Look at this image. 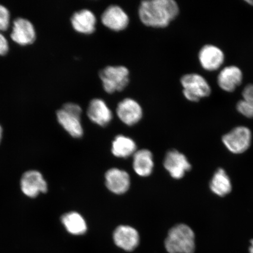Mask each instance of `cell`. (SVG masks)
Masks as SVG:
<instances>
[{
  "label": "cell",
  "mask_w": 253,
  "mask_h": 253,
  "mask_svg": "<svg viewBox=\"0 0 253 253\" xmlns=\"http://www.w3.org/2000/svg\"><path fill=\"white\" fill-rule=\"evenodd\" d=\"M179 12V6L173 0H148L141 2L138 14L147 26L164 28L175 19Z\"/></svg>",
  "instance_id": "6da1fadb"
},
{
  "label": "cell",
  "mask_w": 253,
  "mask_h": 253,
  "mask_svg": "<svg viewBox=\"0 0 253 253\" xmlns=\"http://www.w3.org/2000/svg\"><path fill=\"white\" fill-rule=\"evenodd\" d=\"M165 247L169 253H194L195 251L194 231L186 224H177L169 230L165 240Z\"/></svg>",
  "instance_id": "7a4b0ae2"
},
{
  "label": "cell",
  "mask_w": 253,
  "mask_h": 253,
  "mask_svg": "<svg viewBox=\"0 0 253 253\" xmlns=\"http://www.w3.org/2000/svg\"><path fill=\"white\" fill-rule=\"evenodd\" d=\"M181 83L183 94L186 99L192 102H198L202 98L208 97L211 93V88L207 79L198 74L183 76Z\"/></svg>",
  "instance_id": "3957f363"
},
{
  "label": "cell",
  "mask_w": 253,
  "mask_h": 253,
  "mask_svg": "<svg viewBox=\"0 0 253 253\" xmlns=\"http://www.w3.org/2000/svg\"><path fill=\"white\" fill-rule=\"evenodd\" d=\"M104 90L108 93L121 91L127 86L129 71L125 66H107L99 73Z\"/></svg>",
  "instance_id": "277c9868"
},
{
  "label": "cell",
  "mask_w": 253,
  "mask_h": 253,
  "mask_svg": "<svg viewBox=\"0 0 253 253\" xmlns=\"http://www.w3.org/2000/svg\"><path fill=\"white\" fill-rule=\"evenodd\" d=\"M252 140V131L246 126H237L221 138L224 146L234 154L245 153L251 147Z\"/></svg>",
  "instance_id": "5b68a950"
},
{
  "label": "cell",
  "mask_w": 253,
  "mask_h": 253,
  "mask_svg": "<svg viewBox=\"0 0 253 253\" xmlns=\"http://www.w3.org/2000/svg\"><path fill=\"white\" fill-rule=\"evenodd\" d=\"M198 59L202 68L207 71L213 72L218 70L223 65L225 55L220 47L207 44L199 50Z\"/></svg>",
  "instance_id": "8992f818"
},
{
  "label": "cell",
  "mask_w": 253,
  "mask_h": 253,
  "mask_svg": "<svg viewBox=\"0 0 253 253\" xmlns=\"http://www.w3.org/2000/svg\"><path fill=\"white\" fill-rule=\"evenodd\" d=\"M164 166L170 176L176 179L182 178L192 169L191 164L185 155L175 150L168 152Z\"/></svg>",
  "instance_id": "52a82bcc"
},
{
  "label": "cell",
  "mask_w": 253,
  "mask_h": 253,
  "mask_svg": "<svg viewBox=\"0 0 253 253\" xmlns=\"http://www.w3.org/2000/svg\"><path fill=\"white\" fill-rule=\"evenodd\" d=\"M21 188L27 197L35 198L40 193H45L47 186L42 174L37 170H30L25 172L22 177Z\"/></svg>",
  "instance_id": "ba28073f"
},
{
  "label": "cell",
  "mask_w": 253,
  "mask_h": 253,
  "mask_svg": "<svg viewBox=\"0 0 253 253\" xmlns=\"http://www.w3.org/2000/svg\"><path fill=\"white\" fill-rule=\"evenodd\" d=\"M12 41L20 45H27L36 40V32L33 24L23 18H18L14 21L11 34Z\"/></svg>",
  "instance_id": "9c48e42d"
},
{
  "label": "cell",
  "mask_w": 253,
  "mask_h": 253,
  "mask_svg": "<svg viewBox=\"0 0 253 253\" xmlns=\"http://www.w3.org/2000/svg\"><path fill=\"white\" fill-rule=\"evenodd\" d=\"M243 79L241 69L236 66L230 65L221 69L217 76V82L221 90L231 93L241 85Z\"/></svg>",
  "instance_id": "30bf717a"
},
{
  "label": "cell",
  "mask_w": 253,
  "mask_h": 253,
  "mask_svg": "<svg viewBox=\"0 0 253 253\" xmlns=\"http://www.w3.org/2000/svg\"><path fill=\"white\" fill-rule=\"evenodd\" d=\"M114 242L117 246L126 252L133 251L140 243V236L137 230L129 226L117 227L113 233Z\"/></svg>",
  "instance_id": "8fae6325"
},
{
  "label": "cell",
  "mask_w": 253,
  "mask_h": 253,
  "mask_svg": "<svg viewBox=\"0 0 253 253\" xmlns=\"http://www.w3.org/2000/svg\"><path fill=\"white\" fill-rule=\"evenodd\" d=\"M101 20L106 27L115 31L126 29L129 23L127 14L118 5H111L107 8L103 12Z\"/></svg>",
  "instance_id": "7c38bea8"
},
{
  "label": "cell",
  "mask_w": 253,
  "mask_h": 253,
  "mask_svg": "<svg viewBox=\"0 0 253 253\" xmlns=\"http://www.w3.org/2000/svg\"><path fill=\"white\" fill-rule=\"evenodd\" d=\"M117 114L122 122L126 125L132 126L140 121L142 111L140 104L136 101L127 98L119 103Z\"/></svg>",
  "instance_id": "4fadbf2b"
},
{
  "label": "cell",
  "mask_w": 253,
  "mask_h": 253,
  "mask_svg": "<svg viewBox=\"0 0 253 253\" xmlns=\"http://www.w3.org/2000/svg\"><path fill=\"white\" fill-rule=\"evenodd\" d=\"M107 188L114 194H123L128 191L130 179L127 172L118 169H112L106 173Z\"/></svg>",
  "instance_id": "5bb4252c"
},
{
  "label": "cell",
  "mask_w": 253,
  "mask_h": 253,
  "mask_svg": "<svg viewBox=\"0 0 253 253\" xmlns=\"http://www.w3.org/2000/svg\"><path fill=\"white\" fill-rule=\"evenodd\" d=\"M87 115L91 122L102 126L108 125L113 118L112 113L102 99H95L88 106Z\"/></svg>",
  "instance_id": "9a60e30c"
},
{
  "label": "cell",
  "mask_w": 253,
  "mask_h": 253,
  "mask_svg": "<svg viewBox=\"0 0 253 253\" xmlns=\"http://www.w3.org/2000/svg\"><path fill=\"white\" fill-rule=\"evenodd\" d=\"M71 23L73 28L78 33L90 34L96 29V18L88 9H82L72 15Z\"/></svg>",
  "instance_id": "2e32d148"
},
{
  "label": "cell",
  "mask_w": 253,
  "mask_h": 253,
  "mask_svg": "<svg viewBox=\"0 0 253 253\" xmlns=\"http://www.w3.org/2000/svg\"><path fill=\"white\" fill-rule=\"evenodd\" d=\"M210 188L211 192L220 197H225L232 192V182L225 170L219 168L215 171Z\"/></svg>",
  "instance_id": "e0dca14e"
},
{
  "label": "cell",
  "mask_w": 253,
  "mask_h": 253,
  "mask_svg": "<svg viewBox=\"0 0 253 253\" xmlns=\"http://www.w3.org/2000/svg\"><path fill=\"white\" fill-rule=\"evenodd\" d=\"M57 119L63 128L75 138H80L83 135L84 129L81 123V118L65 112L62 109L56 113Z\"/></svg>",
  "instance_id": "ac0fdd59"
},
{
  "label": "cell",
  "mask_w": 253,
  "mask_h": 253,
  "mask_svg": "<svg viewBox=\"0 0 253 253\" xmlns=\"http://www.w3.org/2000/svg\"><path fill=\"white\" fill-rule=\"evenodd\" d=\"M153 155L149 150H141L134 154L133 168L135 172L141 176H149L153 171Z\"/></svg>",
  "instance_id": "d6986e66"
},
{
  "label": "cell",
  "mask_w": 253,
  "mask_h": 253,
  "mask_svg": "<svg viewBox=\"0 0 253 253\" xmlns=\"http://www.w3.org/2000/svg\"><path fill=\"white\" fill-rule=\"evenodd\" d=\"M62 223L69 233L74 235H84L87 231V224L84 217L75 211L63 215Z\"/></svg>",
  "instance_id": "ffe728a7"
},
{
  "label": "cell",
  "mask_w": 253,
  "mask_h": 253,
  "mask_svg": "<svg viewBox=\"0 0 253 253\" xmlns=\"http://www.w3.org/2000/svg\"><path fill=\"white\" fill-rule=\"evenodd\" d=\"M136 144L131 138L124 135H118L112 144V153L120 158H127L135 153Z\"/></svg>",
  "instance_id": "44dd1931"
},
{
  "label": "cell",
  "mask_w": 253,
  "mask_h": 253,
  "mask_svg": "<svg viewBox=\"0 0 253 253\" xmlns=\"http://www.w3.org/2000/svg\"><path fill=\"white\" fill-rule=\"evenodd\" d=\"M237 110L247 118H253V105L245 100H240L236 105Z\"/></svg>",
  "instance_id": "7402d4cb"
},
{
  "label": "cell",
  "mask_w": 253,
  "mask_h": 253,
  "mask_svg": "<svg viewBox=\"0 0 253 253\" xmlns=\"http://www.w3.org/2000/svg\"><path fill=\"white\" fill-rule=\"evenodd\" d=\"M10 20V14L8 9L4 5L0 4V31L8 29Z\"/></svg>",
  "instance_id": "603a6c76"
},
{
  "label": "cell",
  "mask_w": 253,
  "mask_h": 253,
  "mask_svg": "<svg viewBox=\"0 0 253 253\" xmlns=\"http://www.w3.org/2000/svg\"><path fill=\"white\" fill-rule=\"evenodd\" d=\"M62 109L65 112L71 114V115L81 118L82 109L78 104L72 103H66L63 105Z\"/></svg>",
  "instance_id": "cb8c5ba5"
},
{
  "label": "cell",
  "mask_w": 253,
  "mask_h": 253,
  "mask_svg": "<svg viewBox=\"0 0 253 253\" xmlns=\"http://www.w3.org/2000/svg\"><path fill=\"white\" fill-rule=\"evenodd\" d=\"M242 97L243 100L253 105V84L247 85L242 91Z\"/></svg>",
  "instance_id": "d4e9b609"
},
{
  "label": "cell",
  "mask_w": 253,
  "mask_h": 253,
  "mask_svg": "<svg viewBox=\"0 0 253 253\" xmlns=\"http://www.w3.org/2000/svg\"><path fill=\"white\" fill-rule=\"evenodd\" d=\"M9 50L8 41L6 38L0 33V55L7 54Z\"/></svg>",
  "instance_id": "484cf974"
},
{
  "label": "cell",
  "mask_w": 253,
  "mask_h": 253,
  "mask_svg": "<svg viewBox=\"0 0 253 253\" xmlns=\"http://www.w3.org/2000/svg\"><path fill=\"white\" fill-rule=\"evenodd\" d=\"M251 246L249 248V252L250 253H253V239H252L251 241Z\"/></svg>",
  "instance_id": "4316f807"
},
{
  "label": "cell",
  "mask_w": 253,
  "mask_h": 253,
  "mask_svg": "<svg viewBox=\"0 0 253 253\" xmlns=\"http://www.w3.org/2000/svg\"><path fill=\"white\" fill-rule=\"evenodd\" d=\"M246 2L248 3L250 5L253 6V0H247Z\"/></svg>",
  "instance_id": "83f0119b"
},
{
  "label": "cell",
  "mask_w": 253,
  "mask_h": 253,
  "mask_svg": "<svg viewBox=\"0 0 253 253\" xmlns=\"http://www.w3.org/2000/svg\"><path fill=\"white\" fill-rule=\"evenodd\" d=\"M2 134V129L1 126H0V141H1Z\"/></svg>",
  "instance_id": "f1b7e54d"
}]
</instances>
